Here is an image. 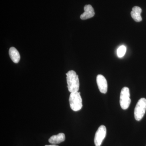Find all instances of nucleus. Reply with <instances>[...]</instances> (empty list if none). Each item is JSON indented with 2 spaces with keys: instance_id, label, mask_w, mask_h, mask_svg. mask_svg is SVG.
Wrapping results in <instances>:
<instances>
[{
  "instance_id": "nucleus-9",
  "label": "nucleus",
  "mask_w": 146,
  "mask_h": 146,
  "mask_svg": "<svg viewBox=\"0 0 146 146\" xmlns=\"http://www.w3.org/2000/svg\"><path fill=\"white\" fill-rule=\"evenodd\" d=\"M65 139V134L60 133L57 135H53L49 139V142L53 144H59L64 142Z\"/></svg>"
},
{
  "instance_id": "nucleus-10",
  "label": "nucleus",
  "mask_w": 146,
  "mask_h": 146,
  "mask_svg": "<svg viewBox=\"0 0 146 146\" xmlns=\"http://www.w3.org/2000/svg\"><path fill=\"white\" fill-rule=\"evenodd\" d=\"M9 55L11 59L14 63H17L20 61L21 56L19 52L14 47H11L9 50Z\"/></svg>"
},
{
  "instance_id": "nucleus-6",
  "label": "nucleus",
  "mask_w": 146,
  "mask_h": 146,
  "mask_svg": "<svg viewBox=\"0 0 146 146\" xmlns=\"http://www.w3.org/2000/svg\"><path fill=\"white\" fill-rule=\"evenodd\" d=\"M97 83L101 93L104 94H106L108 90V84L107 80L101 74L97 76Z\"/></svg>"
},
{
  "instance_id": "nucleus-5",
  "label": "nucleus",
  "mask_w": 146,
  "mask_h": 146,
  "mask_svg": "<svg viewBox=\"0 0 146 146\" xmlns=\"http://www.w3.org/2000/svg\"><path fill=\"white\" fill-rule=\"evenodd\" d=\"M106 135V128L104 125H102L97 130L95 138L94 143L96 146H100Z\"/></svg>"
},
{
  "instance_id": "nucleus-8",
  "label": "nucleus",
  "mask_w": 146,
  "mask_h": 146,
  "mask_svg": "<svg viewBox=\"0 0 146 146\" xmlns=\"http://www.w3.org/2000/svg\"><path fill=\"white\" fill-rule=\"evenodd\" d=\"M142 9L141 7L138 6H134L132 8V11L131 12V17L136 22H140L142 21L141 13Z\"/></svg>"
},
{
  "instance_id": "nucleus-2",
  "label": "nucleus",
  "mask_w": 146,
  "mask_h": 146,
  "mask_svg": "<svg viewBox=\"0 0 146 146\" xmlns=\"http://www.w3.org/2000/svg\"><path fill=\"white\" fill-rule=\"evenodd\" d=\"M80 93L77 92L71 93L69 102L71 109L74 111H78L82 107V99Z\"/></svg>"
},
{
  "instance_id": "nucleus-4",
  "label": "nucleus",
  "mask_w": 146,
  "mask_h": 146,
  "mask_svg": "<svg viewBox=\"0 0 146 146\" xmlns=\"http://www.w3.org/2000/svg\"><path fill=\"white\" fill-rule=\"evenodd\" d=\"M129 89L124 87L122 89L120 94V104L123 110H126L129 107L131 103Z\"/></svg>"
},
{
  "instance_id": "nucleus-12",
  "label": "nucleus",
  "mask_w": 146,
  "mask_h": 146,
  "mask_svg": "<svg viewBox=\"0 0 146 146\" xmlns=\"http://www.w3.org/2000/svg\"><path fill=\"white\" fill-rule=\"evenodd\" d=\"M45 146H59L58 145H55V144H53L52 145H45Z\"/></svg>"
},
{
  "instance_id": "nucleus-11",
  "label": "nucleus",
  "mask_w": 146,
  "mask_h": 146,
  "mask_svg": "<svg viewBox=\"0 0 146 146\" xmlns=\"http://www.w3.org/2000/svg\"><path fill=\"white\" fill-rule=\"evenodd\" d=\"M126 51V48L125 46H121L119 47L117 50V55L118 57L121 58L124 56Z\"/></svg>"
},
{
  "instance_id": "nucleus-7",
  "label": "nucleus",
  "mask_w": 146,
  "mask_h": 146,
  "mask_svg": "<svg viewBox=\"0 0 146 146\" xmlns=\"http://www.w3.org/2000/svg\"><path fill=\"white\" fill-rule=\"evenodd\" d=\"M84 12L80 16L82 20H85L94 17L95 15V11L92 6L87 5L84 7Z\"/></svg>"
},
{
  "instance_id": "nucleus-3",
  "label": "nucleus",
  "mask_w": 146,
  "mask_h": 146,
  "mask_svg": "<svg viewBox=\"0 0 146 146\" xmlns=\"http://www.w3.org/2000/svg\"><path fill=\"white\" fill-rule=\"evenodd\" d=\"M146 110V99L142 98L138 100L134 109V117L136 121H141L143 117Z\"/></svg>"
},
{
  "instance_id": "nucleus-1",
  "label": "nucleus",
  "mask_w": 146,
  "mask_h": 146,
  "mask_svg": "<svg viewBox=\"0 0 146 146\" xmlns=\"http://www.w3.org/2000/svg\"><path fill=\"white\" fill-rule=\"evenodd\" d=\"M68 88L69 91L72 93L78 92L80 83L78 76L75 71L70 70L66 74Z\"/></svg>"
}]
</instances>
